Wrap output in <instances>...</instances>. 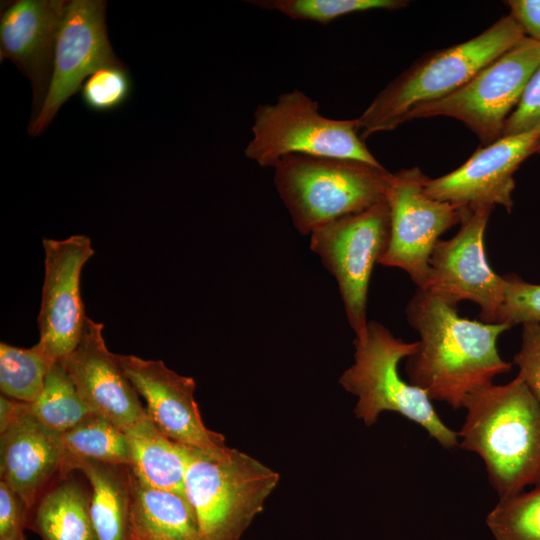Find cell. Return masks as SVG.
Returning <instances> with one entry per match:
<instances>
[{
	"label": "cell",
	"mask_w": 540,
	"mask_h": 540,
	"mask_svg": "<svg viewBox=\"0 0 540 540\" xmlns=\"http://www.w3.org/2000/svg\"><path fill=\"white\" fill-rule=\"evenodd\" d=\"M405 311L420 336L405 371L409 383L430 400L459 409L469 394L511 369L512 363L504 361L497 348L498 337L510 326L463 318L457 305L421 288Z\"/></svg>",
	"instance_id": "1"
},
{
	"label": "cell",
	"mask_w": 540,
	"mask_h": 540,
	"mask_svg": "<svg viewBox=\"0 0 540 540\" xmlns=\"http://www.w3.org/2000/svg\"><path fill=\"white\" fill-rule=\"evenodd\" d=\"M459 446L478 454L500 499L540 485V404L518 377L469 394Z\"/></svg>",
	"instance_id": "2"
},
{
	"label": "cell",
	"mask_w": 540,
	"mask_h": 540,
	"mask_svg": "<svg viewBox=\"0 0 540 540\" xmlns=\"http://www.w3.org/2000/svg\"><path fill=\"white\" fill-rule=\"evenodd\" d=\"M525 36L508 14L467 41L426 54L387 84L356 118L361 138L396 129L415 108L458 90Z\"/></svg>",
	"instance_id": "3"
},
{
	"label": "cell",
	"mask_w": 540,
	"mask_h": 540,
	"mask_svg": "<svg viewBox=\"0 0 540 540\" xmlns=\"http://www.w3.org/2000/svg\"><path fill=\"white\" fill-rule=\"evenodd\" d=\"M274 171L276 190L302 235L383 201L392 176L382 165L302 154L283 157Z\"/></svg>",
	"instance_id": "4"
},
{
	"label": "cell",
	"mask_w": 540,
	"mask_h": 540,
	"mask_svg": "<svg viewBox=\"0 0 540 540\" xmlns=\"http://www.w3.org/2000/svg\"><path fill=\"white\" fill-rule=\"evenodd\" d=\"M279 482V474L230 448L219 455L187 447L185 495L202 540H239Z\"/></svg>",
	"instance_id": "5"
},
{
	"label": "cell",
	"mask_w": 540,
	"mask_h": 540,
	"mask_svg": "<svg viewBox=\"0 0 540 540\" xmlns=\"http://www.w3.org/2000/svg\"><path fill=\"white\" fill-rule=\"evenodd\" d=\"M417 344L368 321L365 338L354 340V364L343 372L339 383L358 398L354 413L365 425L376 423L384 411L397 412L424 428L442 447H457L458 432L444 424L427 393L399 375V362L412 355Z\"/></svg>",
	"instance_id": "6"
},
{
	"label": "cell",
	"mask_w": 540,
	"mask_h": 540,
	"mask_svg": "<svg viewBox=\"0 0 540 540\" xmlns=\"http://www.w3.org/2000/svg\"><path fill=\"white\" fill-rule=\"evenodd\" d=\"M251 130L244 154L262 167L274 168L292 154L381 165L358 135L356 119L323 116L318 103L298 89L280 94L274 104L259 105Z\"/></svg>",
	"instance_id": "7"
},
{
	"label": "cell",
	"mask_w": 540,
	"mask_h": 540,
	"mask_svg": "<svg viewBox=\"0 0 540 540\" xmlns=\"http://www.w3.org/2000/svg\"><path fill=\"white\" fill-rule=\"evenodd\" d=\"M539 66L540 42L525 36L458 90L415 108L407 122L418 118H454L486 146L503 136L507 119Z\"/></svg>",
	"instance_id": "8"
},
{
	"label": "cell",
	"mask_w": 540,
	"mask_h": 540,
	"mask_svg": "<svg viewBox=\"0 0 540 540\" xmlns=\"http://www.w3.org/2000/svg\"><path fill=\"white\" fill-rule=\"evenodd\" d=\"M390 240L387 200L335 219L310 234V248L336 278L346 317L362 341L367 332V297L371 274Z\"/></svg>",
	"instance_id": "9"
},
{
	"label": "cell",
	"mask_w": 540,
	"mask_h": 540,
	"mask_svg": "<svg viewBox=\"0 0 540 540\" xmlns=\"http://www.w3.org/2000/svg\"><path fill=\"white\" fill-rule=\"evenodd\" d=\"M428 179L417 166L392 173L386 193L390 240L379 260L407 272L417 288L427 284L429 260L439 237L471 214L465 207L429 197Z\"/></svg>",
	"instance_id": "10"
},
{
	"label": "cell",
	"mask_w": 540,
	"mask_h": 540,
	"mask_svg": "<svg viewBox=\"0 0 540 540\" xmlns=\"http://www.w3.org/2000/svg\"><path fill=\"white\" fill-rule=\"evenodd\" d=\"M105 11L106 3L101 0L67 1L57 35L49 90L40 112L30 121V135L43 132L93 72L124 65L109 42Z\"/></svg>",
	"instance_id": "11"
},
{
	"label": "cell",
	"mask_w": 540,
	"mask_h": 540,
	"mask_svg": "<svg viewBox=\"0 0 540 540\" xmlns=\"http://www.w3.org/2000/svg\"><path fill=\"white\" fill-rule=\"evenodd\" d=\"M492 207H482L461 223L448 240H439L429 260L424 288L457 305L469 300L480 307L479 321L495 324L503 299L504 276L490 267L484 250V233Z\"/></svg>",
	"instance_id": "12"
},
{
	"label": "cell",
	"mask_w": 540,
	"mask_h": 540,
	"mask_svg": "<svg viewBox=\"0 0 540 540\" xmlns=\"http://www.w3.org/2000/svg\"><path fill=\"white\" fill-rule=\"evenodd\" d=\"M45 273L36 346L53 362L65 359L78 345L86 320L80 276L94 255L89 237L44 238Z\"/></svg>",
	"instance_id": "13"
},
{
	"label": "cell",
	"mask_w": 540,
	"mask_h": 540,
	"mask_svg": "<svg viewBox=\"0 0 540 540\" xmlns=\"http://www.w3.org/2000/svg\"><path fill=\"white\" fill-rule=\"evenodd\" d=\"M540 153V126L518 134L505 135L478 148L456 170L428 179L425 193L471 212L500 205L513 209L514 174L529 156Z\"/></svg>",
	"instance_id": "14"
},
{
	"label": "cell",
	"mask_w": 540,
	"mask_h": 540,
	"mask_svg": "<svg viewBox=\"0 0 540 540\" xmlns=\"http://www.w3.org/2000/svg\"><path fill=\"white\" fill-rule=\"evenodd\" d=\"M65 452L57 433L42 424L29 403L0 397V480L25 501L29 512L64 473Z\"/></svg>",
	"instance_id": "15"
},
{
	"label": "cell",
	"mask_w": 540,
	"mask_h": 540,
	"mask_svg": "<svg viewBox=\"0 0 540 540\" xmlns=\"http://www.w3.org/2000/svg\"><path fill=\"white\" fill-rule=\"evenodd\" d=\"M118 360L147 406L148 416L172 441L219 455L230 447L222 434L208 429L194 398L196 383L191 377L169 369L161 360L119 355Z\"/></svg>",
	"instance_id": "16"
},
{
	"label": "cell",
	"mask_w": 540,
	"mask_h": 540,
	"mask_svg": "<svg viewBox=\"0 0 540 540\" xmlns=\"http://www.w3.org/2000/svg\"><path fill=\"white\" fill-rule=\"evenodd\" d=\"M66 4L64 0H15L2 4L0 59L15 63L30 80L34 93L32 119L40 112L49 90Z\"/></svg>",
	"instance_id": "17"
},
{
	"label": "cell",
	"mask_w": 540,
	"mask_h": 540,
	"mask_svg": "<svg viewBox=\"0 0 540 540\" xmlns=\"http://www.w3.org/2000/svg\"><path fill=\"white\" fill-rule=\"evenodd\" d=\"M102 330V323L86 317L77 347L61 362L84 402L125 430L146 410L117 354L108 350Z\"/></svg>",
	"instance_id": "18"
},
{
	"label": "cell",
	"mask_w": 540,
	"mask_h": 540,
	"mask_svg": "<svg viewBox=\"0 0 540 540\" xmlns=\"http://www.w3.org/2000/svg\"><path fill=\"white\" fill-rule=\"evenodd\" d=\"M79 470L90 490V517L98 540H133L132 476L129 465L92 459H66L64 473Z\"/></svg>",
	"instance_id": "19"
},
{
	"label": "cell",
	"mask_w": 540,
	"mask_h": 540,
	"mask_svg": "<svg viewBox=\"0 0 540 540\" xmlns=\"http://www.w3.org/2000/svg\"><path fill=\"white\" fill-rule=\"evenodd\" d=\"M133 540H202L196 513L186 495L154 488L131 470Z\"/></svg>",
	"instance_id": "20"
},
{
	"label": "cell",
	"mask_w": 540,
	"mask_h": 540,
	"mask_svg": "<svg viewBox=\"0 0 540 540\" xmlns=\"http://www.w3.org/2000/svg\"><path fill=\"white\" fill-rule=\"evenodd\" d=\"M90 491L72 472L58 478L29 512L27 528L42 540H98Z\"/></svg>",
	"instance_id": "21"
},
{
	"label": "cell",
	"mask_w": 540,
	"mask_h": 540,
	"mask_svg": "<svg viewBox=\"0 0 540 540\" xmlns=\"http://www.w3.org/2000/svg\"><path fill=\"white\" fill-rule=\"evenodd\" d=\"M124 431L131 443L134 475L154 488L185 495L187 447L165 436L147 412Z\"/></svg>",
	"instance_id": "22"
},
{
	"label": "cell",
	"mask_w": 540,
	"mask_h": 540,
	"mask_svg": "<svg viewBox=\"0 0 540 540\" xmlns=\"http://www.w3.org/2000/svg\"><path fill=\"white\" fill-rule=\"evenodd\" d=\"M66 459H92L113 464H132V448L126 432L99 414H93L60 434Z\"/></svg>",
	"instance_id": "23"
},
{
	"label": "cell",
	"mask_w": 540,
	"mask_h": 540,
	"mask_svg": "<svg viewBox=\"0 0 540 540\" xmlns=\"http://www.w3.org/2000/svg\"><path fill=\"white\" fill-rule=\"evenodd\" d=\"M29 408L42 424L60 434L96 414L79 395L61 361L53 365Z\"/></svg>",
	"instance_id": "24"
},
{
	"label": "cell",
	"mask_w": 540,
	"mask_h": 540,
	"mask_svg": "<svg viewBox=\"0 0 540 540\" xmlns=\"http://www.w3.org/2000/svg\"><path fill=\"white\" fill-rule=\"evenodd\" d=\"M55 363L36 345L26 349L1 342V394L20 402L33 403L41 394Z\"/></svg>",
	"instance_id": "25"
},
{
	"label": "cell",
	"mask_w": 540,
	"mask_h": 540,
	"mask_svg": "<svg viewBox=\"0 0 540 540\" xmlns=\"http://www.w3.org/2000/svg\"><path fill=\"white\" fill-rule=\"evenodd\" d=\"M486 524L495 540H540V485L499 499Z\"/></svg>",
	"instance_id": "26"
},
{
	"label": "cell",
	"mask_w": 540,
	"mask_h": 540,
	"mask_svg": "<svg viewBox=\"0 0 540 540\" xmlns=\"http://www.w3.org/2000/svg\"><path fill=\"white\" fill-rule=\"evenodd\" d=\"M265 10L277 11L293 20H304L326 25L344 15L374 9L398 10L404 0H251Z\"/></svg>",
	"instance_id": "27"
},
{
	"label": "cell",
	"mask_w": 540,
	"mask_h": 540,
	"mask_svg": "<svg viewBox=\"0 0 540 540\" xmlns=\"http://www.w3.org/2000/svg\"><path fill=\"white\" fill-rule=\"evenodd\" d=\"M131 81L124 65L107 66L93 72L81 88L86 107L107 112L120 107L129 97Z\"/></svg>",
	"instance_id": "28"
},
{
	"label": "cell",
	"mask_w": 540,
	"mask_h": 540,
	"mask_svg": "<svg viewBox=\"0 0 540 540\" xmlns=\"http://www.w3.org/2000/svg\"><path fill=\"white\" fill-rule=\"evenodd\" d=\"M513 363L520 378L540 404V322L523 324L522 343Z\"/></svg>",
	"instance_id": "29"
},
{
	"label": "cell",
	"mask_w": 540,
	"mask_h": 540,
	"mask_svg": "<svg viewBox=\"0 0 540 540\" xmlns=\"http://www.w3.org/2000/svg\"><path fill=\"white\" fill-rule=\"evenodd\" d=\"M540 126V66L528 81L516 108L505 123L503 136Z\"/></svg>",
	"instance_id": "30"
},
{
	"label": "cell",
	"mask_w": 540,
	"mask_h": 540,
	"mask_svg": "<svg viewBox=\"0 0 540 540\" xmlns=\"http://www.w3.org/2000/svg\"><path fill=\"white\" fill-rule=\"evenodd\" d=\"M29 509L22 497L0 480V540H26Z\"/></svg>",
	"instance_id": "31"
},
{
	"label": "cell",
	"mask_w": 540,
	"mask_h": 540,
	"mask_svg": "<svg viewBox=\"0 0 540 540\" xmlns=\"http://www.w3.org/2000/svg\"><path fill=\"white\" fill-rule=\"evenodd\" d=\"M505 3L525 35L540 42V0H509Z\"/></svg>",
	"instance_id": "32"
}]
</instances>
